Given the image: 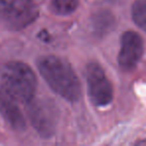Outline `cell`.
<instances>
[{
    "label": "cell",
    "mask_w": 146,
    "mask_h": 146,
    "mask_svg": "<svg viewBox=\"0 0 146 146\" xmlns=\"http://www.w3.org/2000/svg\"><path fill=\"white\" fill-rule=\"evenodd\" d=\"M28 116L33 127L42 137L48 138L55 132L56 127V110L54 106L45 101L28 102Z\"/></svg>",
    "instance_id": "5"
},
{
    "label": "cell",
    "mask_w": 146,
    "mask_h": 146,
    "mask_svg": "<svg viewBox=\"0 0 146 146\" xmlns=\"http://www.w3.org/2000/svg\"><path fill=\"white\" fill-rule=\"evenodd\" d=\"M132 19L139 28L146 32V0H136L131 8Z\"/></svg>",
    "instance_id": "9"
},
{
    "label": "cell",
    "mask_w": 146,
    "mask_h": 146,
    "mask_svg": "<svg viewBox=\"0 0 146 146\" xmlns=\"http://www.w3.org/2000/svg\"><path fill=\"white\" fill-rule=\"evenodd\" d=\"M86 82L88 95L95 106L102 107L113 100V87L101 65L90 62L86 67Z\"/></svg>",
    "instance_id": "4"
},
{
    "label": "cell",
    "mask_w": 146,
    "mask_h": 146,
    "mask_svg": "<svg viewBox=\"0 0 146 146\" xmlns=\"http://www.w3.org/2000/svg\"><path fill=\"white\" fill-rule=\"evenodd\" d=\"M38 14L33 0H0V25L8 30L26 28L36 20Z\"/></svg>",
    "instance_id": "3"
},
{
    "label": "cell",
    "mask_w": 146,
    "mask_h": 146,
    "mask_svg": "<svg viewBox=\"0 0 146 146\" xmlns=\"http://www.w3.org/2000/svg\"><path fill=\"white\" fill-rule=\"evenodd\" d=\"M144 52V44L141 36L135 31H126L120 40L118 53V65L123 71H131L137 66Z\"/></svg>",
    "instance_id": "6"
},
{
    "label": "cell",
    "mask_w": 146,
    "mask_h": 146,
    "mask_svg": "<svg viewBox=\"0 0 146 146\" xmlns=\"http://www.w3.org/2000/svg\"><path fill=\"white\" fill-rule=\"evenodd\" d=\"M37 68L49 87L69 102H76L81 96V86L71 65L55 55H45L37 60Z\"/></svg>",
    "instance_id": "1"
},
{
    "label": "cell",
    "mask_w": 146,
    "mask_h": 146,
    "mask_svg": "<svg viewBox=\"0 0 146 146\" xmlns=\"http://www.w3.org/2000/svg\"><path fill=\"white\" fill-rule=\"evenodd\" d=\"M1 88L17 101L27 104L36 92V75L25 63L11 61L5 64L1 72Z\"/></svg>",
    "instance_id": "2"
},
{
    "label": "cell",
    "mask_w": 146,
    "mask_h": 146,
    "mask_svg": "<svg viewBox=\"0 0 146 146\" xmlns=\"http://www.w3.org/2000/svg\"><path fill=\"white\" fill-rule=\"evenodd\" d=\"M78 6V0H51L50 9L54 14L65 16L73 13Z\"/></svg>",
    "instance_id": "8"
},
{
    "label": "cell",
    "mask_w": 146,
    "mask_h": 146,
    "mask_svg": "<svg viewBox=\"0 0 146 146\" xmlns=\"http://www.w3.org/2000/svg\"><path fill=\"white\" fill-rule=\"evenodd\" d=\"M0 114L10 127L16 131H23L26 128V121L17 105V100L2 88H0Z\"/></svg>",
    "instance_id": "7"
}]
</instances>
